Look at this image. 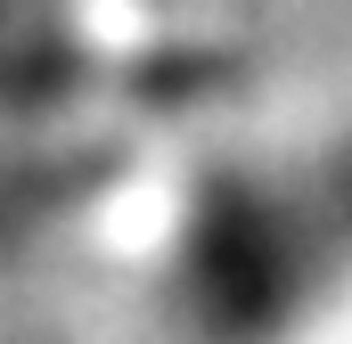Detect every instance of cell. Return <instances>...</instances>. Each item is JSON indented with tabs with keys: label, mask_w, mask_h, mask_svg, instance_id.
Returning a JSON list of instances; mask_svg holds the SVG:
<instances>
[{
	"label": "cell",
	"mask_w": 352,
	"mask_h": 344,
	"mask_svg": "<svg viewBox=\"0 0 352 344\" xmlns=\"http://www.w3.org/2000/svg\"><path fill=\"white\" fill-rule=\"evenodd\" d=\"M352 303V123L295 148H205L180 172L148 312L164 344H303Z\"/></svg>",
	"instance_id": "obj_1"
},
{
	"label": "cell",
	"mask_w": 352,
	"mask_h": 344,
	"mask_svg": "<svg viewBox=\"0 0 352 344\" xmlns=\"http://www.w3.org/2000/svg\"><path fill=\"white\" fill-rule=\"evenodd\" d=\"M123 164H131V131L123 123H90V131H0V246L33 238L41 222H66L107 180H123Z\"/></svg>",
	"instance_id": "obj_2"
}]
</instances>
